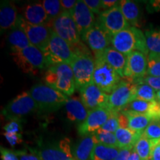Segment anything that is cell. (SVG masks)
Returning a JSON list of instances; mask_svg holds the SVG:
<instances>
[{
  "label": "cell",
  "mask_w": 160,
  "mask_h": 160,
  "mask_svg": "<svg viewBox=\"0 0 160 160\" xmlns=\"http://www.w3.org/2000/svg\"><path fill=\"white\" fill-rule=\"evenodd\" d=\"M111 47L125 56L133 51H140L146 56L149 54L145 33L132 26L112 36Z\"/></svg>",
  "instance_id": "1"
},
{
  "label": "cell",
  "mask_w": 160,
  "mask_h": 160,
  "mask_svg": "<svg viewBox=\"0 0 160 160\" xmlns=\"http://www.w3.org/2000/svg\"><path fill=\"white\" fill-rule=\"evenodd\" d=\"M45 82L67 97L73 94L76 89L73 70L69 64H59L49 67L45 74Z\"/></svg>",
  "instance_id": "2"
},
{
  "label": "cell",
  "mask_w": 160,
  "mask_h": 160,
  "mask_svg": "<svg viewBox=\"0 0 160 160\" xmlns=\"http://www.w3.org/2000/svg\"><path fill=\"white\" fill-rule=\"evenodd\" d=\"M29 92L37 102L39 110L45 112L57 111L65 105L68 99L65 94L48 85H36Z\"/></svg>",
  "instance_id": "3"
},
{
  "label": "cell",
  "mask_w": 160,
  "mask_h": 160,
  "mask_svg": "<svg viewBox=\"0 0 160 160\" xmlns=\"http://www.w3.org/2000/svg\"><path fill=\"white\" fill-rule=\"evenodd\" d=\"M48 67L59 64H71L76 57L71 45L53 32L49 42L42 51Z\"/></svg>",
  "instance_id": "4"
},
{
  "label": "cell",
  "mask_w": 160,
  "mask_h": 160,
  "mask_svg": "<svg viewBox=\"0 0 160 160\" xmlns=\"http://www.w3.org/2000/svg\"><path fill=\"white\" fill-rule=\"evenodd\" d=\"M11 56L18 67L25 73H34L47 66L41 50L31 45L22 50L11 51Z\"/></svg>",
  "instance_id": "5"
},
{
  "label": "cell",
  "mask_w": 160,
  "mask_h": 160,
  "mask_svg": "<svg viewBox=\"0 0 160 160\" xmlns=\"http://www.w3.org/2000/svg\"><path fill=\"white\" fill-rule=\"evenodd\" d=\"M137 83L133 79H122L108 96L106 108L113 112H120L135 99Z\"/></svg>",
  "instance_id": "6"
},
{
  "label": "cell",
  "mask_w": 160,
  "mask_h": 160,
  "mask_svg": "<svg viewBox=\"0 0 160 160\" xmlns=\"http://www.w3.org/2000/svg\"><path fill=\"white\" fill-rule=\"evenodd\" d=\"M122 78L111 65L101 58H95V70L93 73V83L107 94H111Z\"/></svg>",
  "instance_id": "7"
},
{
  "label": "cell",
  "mask_w": 160,
  "mask_h": 160,
  "mask_svg": "<svg viewBox=\"0 0 160 160\" xmlns=\"http://www.w3.org/2000/svg\"><path fill=\"white\" fill-rule=\"evenodd\" d=\"M39 110L35 100L30 92L24 91L11 100L3 109L2 115L6 119L11 120H20L25 117Z\"/></svg>",
  "instance_id": "8"
},
{
  "label": "cell",
  "mask_w": 160,
  "mask_h": 160,
  "mask_svg": "<svg viewBox=\"0 0 160 160\" xmlns=\"http://www.w3.org/2000/svg\"><path fill=\"white\" fill-rule=\"evenodd\" d=\"M71 65L74 77L76 88H82L93 83L95 70V59L87 54L76 55Z\"/></svg>",
  "instance_id": "9"
},
{
  "label": "cell",
  "mask_w": 160,
  "mask_h": 160,
  "mask_svg": "<svg viewBox=\"0 0 160 160\" xmlns=\"http://www.w3.org/2000/svg\"><path fill=\"white\" fill-rule=\"evenodd\" d=\"M48 26L70 45H73L80 42V35L70 12L64 11L59 17L52 19Z\"/></svg>",
  "instance_id": "10"
},
{
  "label": "cell",
  "mask_w": 160,
  "mask_h": 160,
  "mask_svg": "<svg viewBox=\"0 0 160 160\" xmlns=\"http://www.w3.org/2000/svg\"><path fill=\"white\" fill-rule=\"evenodd\" d=\"M97 23L111 37L131 27L124 17L119 4L99 13Z\"/></svg>",
  "instance_id": "11"
},
{
  "label": "cell",
  "mask_w": 160,
  "mask_h": 160,
  "mask_svg": "<svg viewBox=\"0 0 160 160\" xmlns=\"http://www.w3.org/2000/svg\"><path fill=\"white\" fill-rule=\"evenodd\" d=\"M17 25H19L28 38L32 45L43 51L49 42L53 31L48 25H34L25 21L22 16H19Z\"/></svg>",
  "instance_id": "12"
},
{
  "label": "cell",
  "mask_w": 160,
  "mask_h": 160,
  "mask_svg": "<svg viewBox=\"0 0 160 160\" xmlns=\"http://www.w3.org/2000/svg\"><path fill=\"white\" fill-rule=\"evenodd\" d=\"M113 111H110L107 108H97L89 111L87 119L79 125L78 132L81 136L93 134L98 130L102 127Z\"/></svg>",
  "instance_id": "13"
},
{
  "label": "cell",
  "mask_w": 160,
  "mask_h": 160,
  "mask_svg": "<svg viewBox=\"0 0 160 160\" xmlns=\"http://www.w3.org/2000/svg\"><path fill=\"white\" fill-rule=\"evenodd\" d=\"M82 39L93 51L95 55L99 54L111 45V36L106 33L100 26L96 25L81 36Z\"/></svg>",
  "instance_id": "14"
},
{
  "label": "cell",
  "mask_w": 160,
  "mask_h": 160,
  "mask_svg": "<svg viewBox=\"0 0 160 160\" xmlns=\"http://www.w3.org/2000/svg\"><path fill=\"white\" fill-rule=\"evenodd\" d=\"M148 71V56L140 51H133L127 56L124 78L137 80L145 77Z\"/></svg>",
  "instance_id": "15"
},
{
  "label": "cell",
  "mask_w": 160,
  "mask_h": 160,
  "mask_svg": "<svg viewBox=\"0 0 160 160\" xmlns=\"http://www.w3.org/2000/svg\"><path fill=\"white\" fill-rule=\"evenodd\" d=\"M70 13L74 20L80 36L84 34L97 23L94 13L85 5L83 0H78L74 8Z\"/></svg>",
  "instance_id": "16"
},
{
  "label": "cell",
  "mask_w": 160,
  "mask_h": 160,
  "mask_svg": "<svg viewBox=\"0 0 160 160\" xmlns=\"http://www.w3.org/2000/svg\"><path fill=\"white\" fill-rule=\"evenodd\" d=\"M80 99L88 109L93 110L97 108H106L108 94L104 93L93 83L86 85L79 90Z\"/></svg>",
  "instance_id": "17"
},
{
  "label": "cell",
  "mask_w": 160,
  "mask_h": 160,
  "mask_svg": "<svg viewBox=\"0 0 160 160\" xmlns=\"http://www.w3.org/2000/svg\"><path fill=\"white\" fill-rule=\"evenodd\" d=\"M35 153L42 160H75L68 138L62 139L57 146L44 148Z\"/></svg>",
  "instance_id": "18"
},
{
  "label": "cell",
  "mask_w": 160,
  "mask_h": 160,
  "mask_svg": "<svg viewBox=\"0 0 160 160\" xmlns=\"http://www.w3.org/2000/svg\"><path fill=\"white\" fill-rule=\"evenodd\" d=\"M22 17L27 22L34 25H48L52 20L40 2L26 5L23 9Z\"/></svg>",
  "instance_id": "19"
},
{
  "label": "cell",
  "mask_w": 160,
  "mask_h": 160,
  "mask_svg": "<svg viewBox=\"0 0 160 160\" xmlns=\"http://www.w3.org/2000/svg\"><path fill=\"white\" fill-rule=\"evenodd\" d=\"M97 57L103 59L119 73L120 77L124 78V71L127 63V56L117 51L112 47H109L102 53L95 55V58Z\"/></svg>",
  "instance_id": "20"
},
{
  "label": "cell",
  "mask_w": 160,
  "mask_h": 160,
  "mask_svg": "<svg viewBox=\"0 0 160 160\" xmlns=\"http://www.w3.org/2000/svg\"><path fill=\"white\" fill-rule=\"evenodd\" d=\"M67 117L73 122L82 123L88 116V109L85 107L81 99L77 97L68 98L65 103Z\"/></svg>",
  "instance_id": "21"
},
{
  "label": "cell",
  "mask_w": 160,
  "mask_h": 160,
  "mask_svg": "<svg viewBox=\"0 0 160 160\" xmlns=\"http://www.w3.org/2000/svg\"><path fill=\"white\" fill-rule=\"evenodd\" d=\"M19 16L16 6L9 1H2L0 8L1 31L12 30L17 26Z\"/></svg>",
  "instance_id": "22"
},
{
  "label": "cell",
  "mask_w": 160,
  "mask_h": 160,
  "mask_svg": "<svg viewBox=\"0 0 160 160\" xmlns=\"http://www.w3.org/2000/svg\"><path fill=\"white\" fill-rule=\"evenodd\" d=\"M98 143L94 133L85 136L75 146L73 151L74 159L91 160L93 149Z\"/></svg>",
  "instance_id": "23"
},
{
  "label": "cell",
  "mask_w": 160,
  "mask_h": 160,
  "mask_svg": "<svg viewBox=\"0 0 160 160\" xmlns=\"http://www.w3.org/2000/svg\"><path fill=\"white\" fill-rule=\"evenodd\" d=\"M143 132H137L130 128H119L115 133L118 148L122 149H133Z\"/></svg>",
  "instance_id": "24"
},
{
  "label": "cell",
  "mask_w": 160,
  "mask_h": 160,
  "mask_svg": "<svg viewBox=\"0 0 160 160\" xmlns=\"http://www.w3.org/2000/svg\"><path fill=\"white\" fill-rule=\"evenodd\" d=\"M8 41L11 46V51L24 49L31 45L25 31L17 25L14 28L10 31L8 36Z\"/></svg>",
  "instance_id": "25"
},
{
  "label": "cell",
  "mask_w": 160,
  "mask_h": 160,
  "mask_svg": "<svg viewBox=\"0 0 160 160\" xmlns=\"http://www.w3.org/2000/svg\"><path fill=\"white\" fill-rule=\"evenodd\" d=\"M128 119L129 128L137 132H144L153 119L145 113H136L133 111H121Z\"/></svg>",
  "instance_id": "26"
},
{
  "label": "cell",
  "mask_w": 160,
  "mask_h": 160,
  "mask_svg": "<svg viewBox=\"0 0 160 160\" xmlns=\"http://www.w3.org/2000/svg\"><path fill=\"white\" fill-rule=\"evenodd\" d=\"M119 5L124 17L132 27H136L139 22L140 13L139 8L134 2L129 0L119 1Z\"/></svg>",
  "instance_id": "27"
},
{
  "label": "cell",
  "mask_w": 160,
  "mask_h": 160,
  "mask_svg": "<svg viewBox=\"0 0 160 160\" xmlns=\"http://www.w3.org/2000/svg\"><path fill=\"white\" fill-rule=\"evenodd\" d=\"M120 149L110 147L101 143L96 145L91 160H114L119 154Z\"/></svg>",
  "instance_id": "28"
},
{
  "label": "cell",
  "mask_w": 160,
  "mask_h": 160,
  "mask_svg": "<svg viewBox=\"0 0 160 160\" xmlns=\"http://www.w3.org/2000/svg\"><path fill=\"white\" fill-rule=\"evenodd\" d=\"M145 35L149 53L160 56V27L147 30Z\"/></svg>",
  "instance_id": "29"
},
{
  "label": "cell",
  "mask_w": 160,
  "mask_h": 160,
  "mask_svg": "<svg viewBox=\"0 0 160 160\" xmlns=\"http://www.w3.org/2000/svg\"><path fill=\"white\" fill-rule=\"evenodd\" d=\"M135 151L139 156L141 160H151L152 151V142L145 135L141 136L134 147Z\"/></svg>",
  "instance_id": "30"
},
{
  "label": "cell",
  "mask_w": 160,
  "mask_h": 160,
  "mask_svg": "<svg viewBox=\"0 0 160 160\" xmlns=\"http://www.w3.org/2000/svg\"><path fill=\"white\" fill-rule=\"evenodd\" d=\"M136 83V82H135ZM134 100H143V101H154L156 100L157 91L147 84H137Z\"/></svg>",
  "instance_id": "31"
},
{
  "label": "cell",
  "mask_w": 160,
  "mask_h": 160,
  "mask_svg": "<svg viewBox=\"0 0 160 160\" xmlns=\"http://www.w3.org/2000/svg\"><path fill=\"white\" fill-rule=\"evenodd\" d=\"M44 8L51 19H55L62 13L64 10L59 0H44L42 2Z\"/></svg>",
  "instance_id": "32"
},
{
  "label": "cell",
  "mask_w": 160,
  "mask_h": 160,
  "mask_svg": "<svg viewBox=\"0 0 160 160\" xmlns=\"http://www.w3.org/2000/svg\"><path fill=\"white\" fill-rule=\"evenodd\" d=\"M94 135L99 143L110 146V147L118 148L117 139L115 133L105 131L100 128L96 133H94Z\"/></svg>",
  "instance_id": "33"
},
{
  "label": "cell",
  "mask_w": 160,
  "mask_h": 160,
  "mask_svg": "<svg viewBox=\"0 0 160 160\" xmlns=\"http://www.w3.org/2000/svg\"><path fill=\"white\" fill-rule=\"evenodd\" d=\"M147 75L150 77H160V56L149 53L148 55Z\"/></svg>",
  "instance_id": "34"
},
{
  "label": "cell",
  "mask_w": 160,
  "mask_h": 160,
  "mask_svg": "<svg viewBox=\"0 0 160 160\" xmlns=\"http://www.w3.org/2000/svg\"><path fill=\"white\" fill-rule=\"evenodd\" d=\"M143 134L151 141L160 139V120L153 119L146 128Z\"/></svg>",
  "instance_id": "35"
},
{
  "label": "cell",
  "mask_w": 160,
  "mask_h": 160,
  "mask_svg": "<svg viewBox=\"0 0 160 160\" xmlns=\"http://www.w3.org/2000/svg\"><path fill=\"white\" fill-rule=\"evenodd\" d=\"M118 115H119V112H113V113L102 125L101 129L105 131L115 133L117 130L119 128Z\"/></svg>",
  "instance_id": "36"
},
{
  "label": "cell",
  "mask_w": 160,
  "mask_h": 160,
  "mask_svg": "<svg viewBox=\"0 0 160 160\" xmlns=\"http://www.w3.org/2000/svg\"><path fill=\"white\" fill-rule=\"evenodd\" d=\"M137 84L143 83L147 84L151 88H153L155 91H160V77H150V76H145V77L142 78V79L133 80Z\"/></svg>",
  "instance_id": "37"
},
{
  "label": "cell",
  "mask_w": 160,
  "mask_h": 160,
  "mask_svg": "<svg viewBox=\"0 0 160 160\" xmlns=\"http://www.w3.org/2000/svg\"><path fill=\"white\" fill-rule=\"evenodd\" d=\"M5 133L21 134V124L19 120H11L8 123L4 126Z\"/></svg>",
  "instance_id": "38"
},
{
  "label": "cell",
  "mask_w": 160,
  "mask_h": 160,
  "mask_svg": "<svg viewBox=\"0 0 160 160\" xmlns=\"http://www.w3.org/2000/svg\"><path fill=\"white\" fill-rule=\"evenodd\" d=\"M83 1L93 13L99 14L103 11L102 0H83Z\"/></svg>",
  "instance_id": "39"
},
{
  "label": "cell",
  "mask_w": 160,
  "mask_h": 160,
  "mask_svg": "<svg viewBox=\"0 0 160 160\" xmlns=\"http://www.w3.org/2000/svg\"><path fill=\"white\" fill-rule=\"evenodd\" d=\"M5 139L8 142L10 145L11 146H15L22 142V134H17V133H4Z\"/></svg>",
  "instance_id": "40"
},
{
  "label": "cell",
  "mask_w": 160,
  "mask_h": 160,
  "mask_svg": "<svg viewBox=\"0 0 160 160\" xmlns=\"http://www.w3.org/2000/svg\"><path fill=\"white\" fill-rule=\"evenodd\" d=\"M0 151H1L2 160H19L14 151H12L11 150L2 147H1Z\"/></svg>",
  "instance_id": "41"
},
{
  "label": "cell",
  "mask_w": 160,
  "mask_h": 160,
  "mask_svg": "<svg viewBox=\"0 0 160 160\" xmlns=\"http://www.w3.org/2000/svg\"><path fill=\"white\" fill-rule=\"evenodd\" d=\"M17 155L19 157V160H42L38 156L35 152L31 153H26L25 151H15Z\"/></svg>",
  "instance_id": "42"
},
{
  "label": "cell",
  "mask_w": 160,
  "mask_h": 160,
  "mask_svg": "<svg viewBox=\"0 0 160 160\" xmlns=\"http://www.w3.org/2000/svg\"><path fill=\"white\" fill-rule=\"evenodd\" d=\"M152 142L151 160H160V139Z\"/></svg>",
  "instance_id": "43"
},
{
  "label": "cell",
  "mask_w": 160,
  "mask_h": 160,
  "mask_svg": "<svg viewBox=\"0 0 160 160\" xmlns=\"http://www.w3.org/2000/svg\"><path fill=\"white\" fill-rule=\"evenodd\" d=\"M61 5L65 11L71 12L77 5V0H61Z\"/></svg>",
  "instance_id": "44"
},
{
  "label": "cell",
  "mask_w": 160,
  "mask_h": 160,
  "mask_svg": "<svg viewBox=\"0 0 160 160\" xmlns=\"http://www.w3.org/2000/svg\"><path fill=\"white\" fill-rule=\"evenodd\" d=\"M118 119H119V128H129L128 119L125 113H123L121 111L119 112Z\"/></svg>",
  "instance_id": "45"
},
{
  "label": "cell",
  "mask_w": 160,
  "mask_h": 160,
  "mask_svg": "<svg viewBox=\"0 0 160 160\" xmlns=\"http://www.w3.org/2000/svg\"><path fill=\"white\" fill-rule=\"evenodd\" d=\"M119 1H116V0H102V6L103 11H106V10L111 9L112 8L117 6L119 4Z\"/></svg>",
  "instance_id": "46"
},
{
  "label": "cell",
  "mask_w": 160,
  "mask_h": 160,
  "mask_svg": "<svg viewBox=\"0 0 160 160\" xmlns=\"http://www.w3.org/2000/svg\"><path fill=\"white\" fill-rule=\"evenodd\" d=\"M133 150V149H132ZM131 149H122L120 150L119 154L114 160H128L131 153Z\"/></svg>",
  "instance_id": "47"
},
{
  "label": "cell",
  "mask_w": 160,
  "mask_h": 160,
  "mask_svg": "<svg viewBox=\"0 0 160 160\" xmlns=\"http://www.w3.org/2000/svg\"><path fill=\"white\" fill-rule=\"evenodd\" d=\"M128 160H141V159H140L139 156L138 155L137 151H136L135 149L133 148L131 151V154H130Z\"/></svg>",
  "instance_id": "48"
},
{
  "label": "cell",
  "mask_w": 160,
  "mask_h": 160,
  "mask_svg": "<svg viewBox=\"0 0 160 160\" xmlns=\"http://www.w3.org/2000/svg\"><path fill=\"white\" fill-rule=\"evenodd\" d=\"M150 5H151V9L156 10V11H160V1L151 2Z\"/></svg>",
  "instance_id": "49"
},
{
  "label": "cell",
  "mask_w": 160,
  "mask_h": 160,
  "mask_svg": "<svg viewBox=\"0 0 160 160\" xmlns=\"http://www.w3.org/2000/svg\"><path fill=\"white\" fill-rule=\"evenodd\" d=\"M156 101L160 105V91H157V94H156Z\"/></svg>",
  "instance_id": "50"
},
{
  "label": "cell",
  "mask_w": 160,
  "mask_h": 160,
  "mask_svg": "<svg viewBox=\"0 0 160 160\" xmlns=\"http://www.w3.org/2000/svg\"><path fill=\"white\" fill-rule=\"evenodd\" d=\"M158 119L160 120V108H159V114H158Z\"/></svg>",
  "instance_id": "51"
}]
</instances>
